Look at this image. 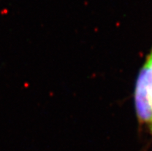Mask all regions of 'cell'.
Masks as SVG:
<instances>
[{
  "instance_id": "cell-1",
  "label": "cell",
  "mask_w": 152,
  "mask_h": 151,
  "mask_svg": "<svg viewBox=\"0 0 152 151\" xmlns=\"http://www.w3.org/2000/svg\"><path fill=\"white\" fill-rule=\"evenodd\" d=\"M134 98L137 120L152 135V49L137 75Z\"/></svg>"
}]
</instances>
